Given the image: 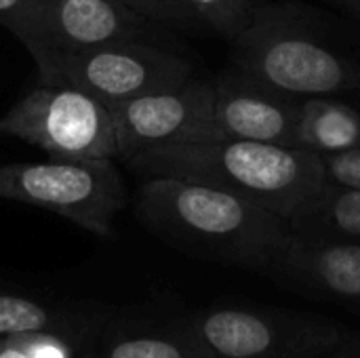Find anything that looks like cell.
Returning <instances> with one entry per match:
<instances>
[{
  "label": "cell",
  "mask_w": 360,
  "mask_h": 358,
  "mask_svg": "<svg viewBox=\"0 0 360 358\" xmlns=\"http://www.w3.org/2000/svg\"><path fill=\"white\" fill-rule=\"evenodd\" d=\"M38 76H53L91 93L105 106L194 80L192 63L154 42H110L34 61Z\"/></svg>",
  "instance_id": "7"
},
{
  "label": "cell",
  "mask_w": 360,
  "mask_h": 358,
  "mask_svg": "<svg viewBox=\"0 0 360 358\" xmlns=\"http://www.w3.org/2000/svg\"><path fill=\"white\" fill-rule=\"evenodd\" d=\"M184 4L196 27H207L232 42L253 23L264 0H184Z\"/></svg>",
  "instance_id": "16"
},
{
  "label": "cell",
  "mask_w": 360,
  "mask_h": 358,
  "mask_svg": "<svg viewBox=\"0 0 360 358\" xmlns=\"http://www.w3.org/2000/svg\"><path fill=\"white\" fill-rule=\"evenodd\" d=\"M293 146L319 156L360 148V106L342 95L300 97Z\"/></svg>",
  "instance_id": "14"
},
{
  "label": "cell",
  "mask_w": 360,
  "mask_h": 358,
  "mask_svg": "<svg viewBox=\"0 0 360 358\" xmlns=\"http://www.w3.org/2000/svg\"><path fill=\"white\" fill-rule=\"evenodd\" d=\"M114 160L139 150L219 137L213 122V82L190 80L181 87L110 103Z\"/></svg>",
  "instance_id": "9"
},
{
  "label": "cell",
  "mask_w": 360,
  "mask_h": 358,
  "mask_svg": "<svg viewBox=\"0 0 360 358\" xmlns=\"http://www.w3.org/2000/svg\"><path fill=\"white\" fill-rule=\"evenodd\" d=\"M192 321L215 358H327L344 327L327 317L257 306H213Z\"/></svg>",
  "instance_id": "6"
},
{
  "label": "cell",
  "mask_w": 360,
  "mask_h": 358,
  "mask_svg": "<svg viewBox=\"0 0 360 358\" xmlns=\"http://www.w3.org/2000/svg\"><path fill=\"white\" fill-rule=\"evenodd\" d=\"M360 30V0H329Z\"/></svg>",
  "instance_id": "21"
},
{
  "label": "cell",
  "mask_w": 360,
  "mask_h": 358,
  "mask_svg": "<svg viewBox=\"0 0 360 358\" xmlns=\"http://www.w3.org/2000/svg\"><path fill=\"white\" fill-rule=\"evenodd\" d=\"M0 135L27 141L55 160L114 158L110 110L68 80L38 76L0 118Z\"/></svg>",
  "instance_id": "5"
},
{
  "label": "cell",
  "mask_w": 360,
  "mask_h": 358,
  "mask_svg": "<svg viewBox=\"0 0 360 358\" xmlns=\"http://www.w3.org/2000/svg\"><path fill=\"white\" fill-rule=\"evenodd\" d=\"M327 358H360V352H354V354H329Z\"/></svg>",
  "instance_id": "23"
},
{
  "label": "cell",
  "mask_w": 360,
  "mask_h": 358,
  "mask_svg": "<svg viewBox=\"0 0 360 358\" xmlns=\"http://www.w3.org/2000/svg\"><path fill=\"white\" fill-rule=\"evenodd\" d=\"M135 213L177 251L264 276L293 241L289 224L257 203L175 177H146Z\"/></svg>",
  "instance_id": "1"
},
{
  "label": "cell",
  "mask_w": 360,
  "mask_h": 358,
  "mask_svg": "<svg viewBox=\"0 0 360 358\" xmlns=\"http://www.w3.org/2000/svg\"><path fill=\"white\" fill-rule=\"evenodd\" d=\"M129 11L137 13L143 19H150L162 27H177V30H192L196 27L190 11L186 8L184 0H116Z\"/></svg>",
  "instance_id": "17"
},
{
  "label": "cell",
  "mask_w": 360,
  "mask_h": 358,
  "mask_svg": "<svg viewBox=\"0 0 360 358\" xmlns=\"http://www.w3.org/2000/svg\"><path fill=\"white\" fill-rule=\"evenodd\" d=\"M268 279L308 300L360 312V243L293 236Z\"/></svg>",
  "instance_id": "12"
},
{
  "label": "cell",
  "mask_w": 360,
  "mask_h": 358,
  "mask_svg": "<svg viewBox=\"0 0 360 358\" xmlns=\"http://www.w3.org/2000/svg\"><path fill=\"white\" fill-rule=\"evenodd\" d=\"M122 162L143 179L175 177L232 192L287 224L327 184L323 158L314 152L230 137L160 143Z\"/></svg>",
  "instance_id": "2"
},
{
  "label": "cell",
  "mask_w": 360,
  "mask_h": 358,
  "mask_svg": "<svg viewBox=\"0 0 360 358\" xmlns=\"http://www.w3.org/2000/svg\"><path fill=\"white\" fill-rule=\"evenodd\" d=\"M321 158L325 165L327 184L348 190H360V148Z\"/></svg>",
  "instance_id": "18"
},
{
  "label": "cell",
  "mask_w": 360,
  "mask_h": 358,
  "mask_svg": "<svg viewBox=\"0 0 360 358\" xmlns=\"http://www.w3.org/2000/svg\"><path fill=\"white\" fill-rule=\"evenodd\" d=\"M38 0H0V23L6 27L11 21L21 17L27 8H32Z\"/></svg>",
  "instance_id": "20"
},
{
  "label": "cell",
  "mask_w": 360,
  "mask_h": 358,
  "mask_svg": "<svg viewBox=\"0 0 360 358\" xmlns=\"http://www.w3.org/2000/svg\"><path fill=\"white\" fill-rule=\"evenodd\" d=\"M0 358H32L13 338H0Z\"/></svg>",
  "instance_id": "22"
},
{
  "label": "cell",
  "mask_w": 360,
  "mask_h": 358,
  "mask_svg": "<svg viewBox=\"0 0 360 358\" xmlns=\"http://www.w3.org/2000/svg\"><path fill=\"white\" fill-rule=\"evenodd\" d=\"M232 68L293 97L360 93V53L293 6L262 4L232 40Z\"/></svg>",
  "instance_id": "3"
},
{
  "label": "cell",
  "mask_w": 360,
  "mask_h": 358,
  "mask_svg": "<svg viewBox=\"0 0 360 358\" xmlns=\"http://www.w3.org/2000/svg\"><path fill=\"white\" fill-rule=\"evenodd\" d=\"M289 228L304 241L360 243V190L325 184L293 213Z\"/></svg>",
  "instance_id": "15"
},
{
  "label": "cell",
  "mask_w": 360,
  "mask_h": 358,
  "mask_svg": "<svg viewBox=\"0 0 360 358\" xmlns=\"http://www.w3.org/2000/svg\"><path fill=\"white\" fill-rule=\"evenodd\" d=\"M78 358H215L192 314L108 308Z\"/></svg>",
  "instance_id": "10"
},
{
  "label": "cell",
  "mask_w": 360,
  "mask_h": 358,
  "mask_svg": "<svg viewBox=\"0 0 360 358\" xmlns=\"http://www.w3.org/2000/svg\"><path fill=\"white\" fill-rule=\"evenodd\" d=\"M300 97L281 93L236 68L213 80V122L219 137L295 148Z\"/></svg>",
  "instance_id": "11"
},
{
  "label": "cell",
  "mask_w": 360,
  "mask_h": 358,
  "mask_svg": "<svg viewBox=\"0 0 360 358\" xmlns=\"http://www.w3.org/2000/svg\"><path fill=\"white\" fill-rule=\"evenodd\" d=\"M6 30L21 40L34 61L129 40L169 46L167 27L116 0H38Z\"/></svg>",
  "instance_id": "8"
},
{
  "label": "cell",
  "mask_w": 360,
  "mask_h": 358,
  "mask_svg": "<svg viewBox=\"0 0 360 358\" xmlns=\"http://www.w3.org/2000/svg\"><path fill=\"white\" fill-rule=\"evenodd\" d=\"M0 198L53 211L99 238H112L127 188L114 158H51L0 165Z\"/></svg>",
  "instance_id": "4"
},
{
  "label": "cell",
  "mask_w": 360,
  "mask_h": 358,
  "mask_svg": "<svg viewBox=\"0 0 360 358\" xmlns=\"http://www.w3.org/2000/svg\"><path fill=\"white\" fill-rule=\"evenodd\" d=\"M8 338H13L32 358H76L74 346L53 333H21Z\"/></svg>",
  "instance_id": "19"
},
{
  "label": "cell",
  "mask_w": 360,
  "mask_h": 358,
  "mask_svg": "<svg viewBox=\"0 0 360 358\" xmlns=\"http://www.w3.org/2000/svg\"><path fill=\"white\" fill-rule=\"evenodd\" d=\"M105 312L108 308L103 306L95 310H89L86 306H57L0 285V338L21 333H53L74 346L76 358L91 342Z\"/></svg>",
  "instance_id": "13"
}]
</instances>
